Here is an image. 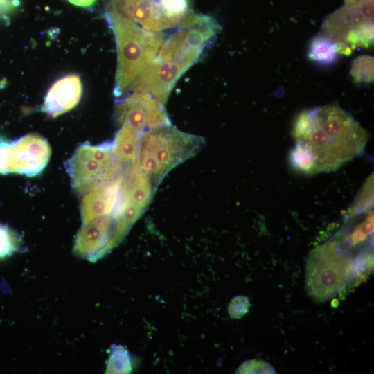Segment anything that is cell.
I'll return each mask as SVG.
<instances>
[{
	"label": "cell",
	"mask_w": 374,
	"mask_h": 374,
	"mask_svg": "<svg viewBox=\"0 0 374 374\" xmlns=\"http://www.w3.org/2000/svg\"><path fill=\"white\" fill-rule=\"evenodd\" d=\"M292 136L290 163L306 175L339 170L361 155L369 139L361 124L336 103L301 112Z\"/></svg>",
	"instance_id": "6da1fadb"
},
{
	"label": "cell",
	"mask_w": 374,
	"mask_h": 374,
	"mask_svg": "<svg viewBox=\"0 0 374 374\" xmlns=\"http://www.w3.org/2000/svg\"><path fill=\"white\" fill-rule=\"evenodd\" d=\"M166 38L156 57L137 78L127 94L149 93L165 105L179 78L199 60L221 30L214 17L190 11Z\"/></svg>",
	"instance_id": "7a4b0ae2"
},
{
	"label": "cell",
	"mask_w": 374,
	"mask_h": 374,
	"mask_svg": "<svg viewBox=\"0 0 374 374\" xmlns=\"http://www.w3.org/2000/svg\"><path fill=\"white\" fill-rule=\"evenodd\" d=\"M117 50L114 94L121 98L157 55L165 39L162 32L146 30L118 12L105 8Z\"/></svg>",
	"instance_id": "3957f363"
},
{
	"label": "cell",
	"mask_w": 374,
	"mask_h": 374,
	"mask_svg": "<svg viewBox=\"0 0 374 374\" xmlns=\"http://www.w3.org/2000/svg\"><path fill=\"white\" fill-rule=\"evenodd\" d=\"M203 145L202 138L171 125L145 131L140 137L134 172L155 188L168 171L197 154Z\"/></svg>",
	"instance_id": "277c9868"
},
{
	"label": "cell",
	"mask_w": 374,
	"mask_h": 374,
	"mask_svg": "<svg viewBox=\"0 0 374 374\" xmlns=\"http://www.w3.org/2000/svg\"><path fill=\"white\" fill-rule=\"evenodd\" d=\"M321 35L335 44L337 53L350 55L356 48H367L373 42V0L346 4L330 15Z\"/></svg>",
	"instance_id": "5b68a950"
},
{
	"label": "cell",
	"mask_w": 374,
	"mask_h": 374,
	"mask_svg": "<svg viewBox=\"0 0 374 374\" xmlns=\"http://www.w3.org/2000/svg\"><path fill=\"white\" fill-rule=\"evenodd\" d=\"M66 168L72 188L80 195L122 177L112 143L81 144L69 159Z\"/></svg>",
	"instance_id": "8992f818"
},
{
	"label": "cell",
	"mask_w": 374,
	"mask_h": 374,
	"mask_svg": "<svg viewBox=\"0 0 374 374\" xmlns=\"http://www.w3.org/2000/svg\"><path fill=\"white\" fill-rule=\"evenodd\" d=\"M350 265V258L337 241L313 249L305 269L306 286L310 295L320 301L332 296L344 285Z\"/></svg>",
	"instance_id": "52a82bcc"
},
{
	"label": "cell",
	"mask_w": 374,
	"mask_h": 374,
	"mask_svg": "<svg viewBox=\"0 0 374 374\" xmlns=\"http://www.w3.org/2000/svg\"><path fill=\"white\" fill-rule=\"evenodd\" d=\"M51 155L47 139L38 134L30 133L17 141L0 136V175L37 176L47 166Z\"/></svg>",
	"instance_id": "ba28073f"
},
{
	"label": "cell",
	"mask_w": 374,
	"mask_h": 374,
	"mask_svg": "<svg viewBox=\"0 0 374 374\" xmlns=\"http://www.w3.org/2000/svg\"><path fill=\"white\" fill-rule=\"evenodd\" d=\"M114 117L118 125H126L140 134L171 125L164 105L149 93H133L119 98Z\"/></svg>",
	"instance_id": "9c48e42d"
},
{
	"label": "cell",
	"mask_w": 374,
	"mask_h": 374,
	"mask_svg": "<svg viewBox=\"0 0 374 374\" xmlns=\"http://www.w3.org/2000/svg\"><path fill=\"white\" fill-rule=\"evenodd\" d=\"M127 233L114 214L98 217L83 222L73 249L80 256L95 261L115 247Z\"/></svg>",
	"instance_id": "30bf717a"
},
{
	"label": "cell",
	"mask_w": 374,
	"mask_h": 374,
	"mask_svg": "<svg viewBox=\"0 0 374 374\" xmlns=\"http://www.w3.org/2000/svg\"><path fill=\"white\" fill-rule=\"evenodd\" d=\"M152 32L175 28L163 15L158 0H107L106 7Z\"/></svg>",
	"instance_id": "8fae6325"
},
{
	"label": "cell",
	"mask_w": 374,
	"mask_h": 374,
	"mask_svg": "<svg viewBox=\"0 0 374 374\" xmlns=\"http://www.w3.org/2000/svg\"><path fill=\"white\" fill-rule=\"evenodd\" d=\"M82 84L77 74H69L57 80L44 97L41 110L55 118L73 109L80 102Z\"/></svg>",
	"instance_id": "7c38bea8"
},
{
	"label": "cell",
	"mask_w": 374,
	"mask_h": 374,
	"mask_svg": "<svg viewBox=\"0 0 374 374\" xmlns=\"http://www.w3.org/2000/svg\"><path fill=\"white\" fill-rule=\"evenodd\" d=\"M123 181V177H119L84 195L80 204L82 222L114 213L119 201Z\"/></svg>",
	"instance_id": "4fadbf2b"
},
{
	"label": "cell",
	"mask_w": 374,
	"mask_h": 374,
	"mask_svg": "<svg viewBox=\"0 0 374 374\" xmlns=\"http://www.w3.org/2000/svg\"><path fill=\"white\" fill-rule=\"evenodd\" d=\"M141 135L132 127L123 125L112 142L115 157L119 163L121 175L125 178L134 172Z\"/></svg>",
	"instance_id": "5bb4252c"
},
{
	"label": "cell",
	"mask_w": 374,
	"mask_h": 374,
	"mask_svg": "<svg viewBox=\"0 0 374 374\" xmlns=\"http://www.w3.org/2000/svg\"><path fill=\"white\" fill-rule=\"evenodd\" d=\"M337 54L335 43L321 34L312 40L308 53L310 60L323 64L332 63Z\"/></svg>",
	"instance_id": "9a60e30c"
},
{
	"label": "cell",
	"mask_w": 374,
	"mask_h": 374,
	"mask_svg": "<svg viewBox=\"0 0 374 374\" xmlns=\"http://www.w3.org/2000/svg\"><path fill=\"white\" fill-rule=\"evenodd\" d=\"M163 15L178 27L190 11L188 0H158Z\"/></svg>",
	"instance_id": "2e32d148"
},
{
	"label": "cell",
	"mask_w": 374,
	"mask_h": 374,
	"mask_svg": "<svg viewBox=\"0 0 374 374\" xmlns=\"http://www.w3.org/2000/svg\"><path fill=\"white\" fill-rule=\"evenodd\" d=\"M106 371L109 373H129L132 364L127 350L121 346H113Z\"/></svg>",
	"instance_id": "e0dca14e"
},
{
	"label": "cell",
	"mask_w": 374,
	"mask_h": 374,
	"mask_svg": "<svg viewBox=\"0 0 374 374\" xmlns=\"http://www.w3.org/2000/svg\"><path fill=\"white\" fill-rule=\"evenodd\" d=\"M351 75L357 82H371L373 79V59L370 56L357 57L352 64Z\"/></svg>",
	"instance_id": "ac0fdd59"
},
{
	"label": "cell",
	"mask_w": 374,
	"mask_h": 374,
	"mask_svg": "<svg viewBox=\"0 0 374 374\" xmlns=\"http://www.w3.org/2000/svg\"><path fill=\"white\" fill-rule=\"evenodd\" d=\"M238 373H276L273 367L267 362L251 359L243 362L237 370Z\"/></svg>",
	"instance_id": "d6986e66"
},
{
	"label": "cell",
	"mask_w": 374,
	"mask_h": 374,
	"mask_svg": "<svg viewBox=\"0 0 374 374\" xmlns=\"http://www.w3.org/2000/svg\"><path fill=\"white\" fill-rule=\"evenodd\" d=\"M249 302L246 296H239L233 298L229 305V313L232 318H240L249 310Z\"/></svg>",
	"instance_id": "ffe728a7"
},
{
	"label": "cell",
	"mask_w": 374,
	"mask_h": 374,
	"mask_svg": "<svg viewBox=\"0 0 374 374\" xmlns=\"http://www.w3.org/2000/svg\"><path fill=\"white\" fill-rule=\"evenodd\" d=\"M70 3L78 7L84 8L93 7L98 1V0H66Z\"/></svg>",
	"instance_id": "44dd1931"
},
{
	"label": "cell",
	"mask_w": 374,
	"mask_h": 374,
	"mask_svg": "<svg viewBox=\"0 0 374 374\" xmlns=\"http://www.w3.org/2000/svg\"><path fill=\"white\" fill-rule=\"evenodd\" d=\"M369 0H344L345 4H357L361 3Z\"/></svg>",
	"instance_id": "7402d4cb"
}]
</instances>
